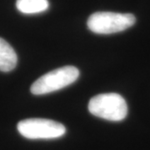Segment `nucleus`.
I'll return each mask as SVG.
<instances>
[{
	"label": "nucleus",
	"mask_w": 150,
	"mask_h": 150,
	"mask_svg": "<svg viewBox=\"0 0 150 150\" xmlns=\"http://www.w3.org/2000/svg\"><path fill=\"white\" fill-rule=\"evenodd\" d=\"M88 110L96 117L113 122L122 121L128 114L125 99L114 93L93 97L88 103Z\"/></svg>",
	"instance_id": "f257e3e1"
},
{
	"label": "nucleus",
	"mask_w": 150,
	"mask_h": 150,
	"mask_svg": "<svg viewBox=\"0 0 150 150\" xmlns=\"http://www.w3.org/2000/svg\"><path fill=\"white\" fill-rule=\"evenodd\" d=\"M136 18L131 13L97 12L88 19V28L98 34H111L132 27Z\"/></svg>",
	"instance_id": "f03ea898"
},
{
	"label": "nucleus",
	"mask_w": 150,
	"mask_h": 150,
	"mask_svg": "<svg viewBox=\"0 0 150 150\" xmlns=\"http://www.w3.org/2000/svg\"><path fill=\"white\" fill-rule=\"evenodd\" d=\"M79 71L74 66H65L43 75L31 86L34 95L47 94L70 85L78 79Z\"/></svg>",
	"instance_id": "7ed1b4c3"
},
{
	"label": "nucleus",
	"mask_w": 150,
	"mask_h": 150,
	"mask_svg": "<svg viewBox=\"0 0 150 150\" xmlns=\"http://www.w3.org/2000/svg\"><path fill=\"white\" fill-rule=\"evenodd\" d=\"M22 136L29 139H52L60 138L66 133L62 123L45 118H28L18 123Z\"/></svg>",
	"instance_id": "20e7f679"
},
{
	"label": "nucleus",
	"mask_w": 150,
	"mask_h": 150,
	"mask_svg": "<svg viewBox=\"0 0 150 150\" xmlns=\"http://www.w3.org/2000/svg\"><path fill=\"white\" fill-rule=\"evenodd\" d=\"M18 57L9 43L0 38V71L9 72L17 65Z\"/></svg>",
	"instance_id": "39448f33"
},
{
	"label": "nucleus",
	"mask_w": 150,
	"mask_h": 150,
	"mask_svg": "<svg viewBox=\"0 0 150 150\" xmlns=\"http://www.w3.org/2000/svg\"><path fill=\"white\" fill-rule=\"evenodd\" d=\"M48 0H17L18 10L25 14H34L46 11L48 8Z\"/></svg>",
	"instance_id": "423d86ee"
}]
</instances>
